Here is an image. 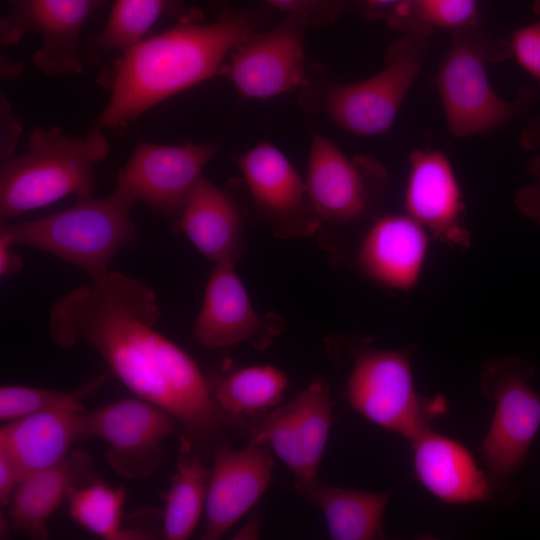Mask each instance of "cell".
Masks as SVG:
<instances>
[{
  "mask_svg": "<svg viewBox=\"0 0 540 540\" xmlns=\"http://www.w3.org/2000/svg\"><path fill=\"white\" fill-rule=\"evenodd\" d=\"M160 314L151 287L109 271L53 302L49 334L63 349L80 343L94 349L134 396L177 420L180 456L209 460L225 431L243 425L218 405L194 359L155 329Z\"/></svg>",
  "mask_w": 540,
  "mask_h": 540,
  "instance_id": "1",
  "label": "cell"
},
{
  "mask_svg": "<svg viewBox=\"0 0 540 540\" xmlns=\"http://www.w3.org/2000/svg\"><path fill=\"white\" fill-rule=\"evenodd\" d=\"M270 23L260 8L222 7L213 20L193 9L122 52L109 72L110 97L95 128L121 132L163 100L222 71L224 59Z\"/></svg>",
  "mask_w": 540,
  "mask_h": 540,
  "instance_id": "2",
  "label": "cell"
},
{
  "mask_svg": "<svg viewBox=\"0 0 540 540\" xmlns=\"http://www.w3.org/2000/svg\"><path fill=\"white\" fill-rule=\"evenodd\" d=\"M110 152L102 130L72 137L58 126L31 131L27 150L1 164V221L46 207L69 195H93L95 168Z\"/></svg>",
  "mask_w": 540,
  "mask_h": 540,
  "instance_id": "3",
  "label": "cell"
},
{
  "mask_svg": "<svg viewBox=\"0 0 540 540\" xmlns=\"http://www.w3.org/2000/svg\"><path fill=\"white\" fill-rule=\"evenodd\" d=\"M135 203L117 188L102 198L80 197L70 208L40 219L1 221L0 240L47 252L97 280L110 271L121 249L137 245L138 230L131 217Z\"/></svg>",
  "mask_w": 540,
  "mask_h": 540,
  "instance_id": "4",
  "label": "cell"
},
{
  "mask_svg": "<svg viewBox=\"0 0 540 540\" xmlns=\"http://www.w3.org/2000/svg\"><path fill=\"white\" fill-rule=\"evenodd\" d=\"M512 55L510 40L495 37L479 22L451 31L446 55L434 77L452 135L466 138L490 132L511 121L534 100L536 91L522 87L514 101L493 90L487 65Z\"/></svg>",
  "mask_w": 540,
  "mask_h": 540,
  "instance_id": "5",
  "label": "cell"
},
{
  "mask_svg": "<svg viewBox=\"0 0 540 540\" xmlns=\"http://www.w3.org/2000/svg\"><path fill=\"white\" fill-rule=\"evenodd\" d=\"M412 353L413 348L355 349L345 393L357 413L409 442L430 430L431 422L447 410L442 396L427 398L416 392Z\"/></svg>",
  "mask_w": 540,
  "mask_h": 540,
  "instance_id": "6",
  "label": "cell"
},
{
  "mask_svg": "<svg viewBox=\"0 0 540 540\" xmlns=\"http://www.w3.org/2000/svg\"><path fill=\"white\" fill-rule=\"evenodd\" d=\"M534 373L535 366L518 357L482 366L481 388L495 409L481 452L496 479H510L517 472L540 428V393L529 385Z\"/></svg>",
  "mask_w": 540,
  "mask_h": 540,
  "instance_id": "7",
  "label": "cell"
},
{
  "mask_svg": "<svg viewBox=\"0 0 540 540\" xmlns=\"http://www.w3.org/2000/svg\"><path fill=\"white\" fill-rule=\"evenodd\" d=\"M428 38L402 33L385 54V67L371 78L333 84L323 93L326 111L346 131L372 136L387 134L411 86L420 74Z\"/></svg>",
  "mask_w": 540,
  "mask_h": 540,
  "instance_id": "8",
  "label": "cell"
},
{
  "mask_svg": "<svg viewBox=\"0 0 540 540\" xmlns=\"http://www.w3.org/2000/svg\"><path fill=\"white\" fill-rule=\"evenodd\" d=\"M178 429L171 414L136 396L81 415V436L104 441L109 466L126 479L154 474L164 458L163 441Z\"/></svg>",
  "mask_w": 540,
  "mask_h": 540,
  "instance_id": "9",
  "label": "cell"
},
{
  "mask_svg": "<svg viewBox=\"0 0 540 540\" xmlns=\"http://www.w3.org/2000/svg\"><path fill=\"white\" fill-rule=\"evenodd\" d=\"M218 150L215 142L162 145L139 140L117 171L115 188L174 222Z\"/></svg>",
  "mask_w": 540,
  "mask_h": 540,
  "instance_id": "10",
  "label": "cell"
},
{
  "mask_svg": "<svg viewBox=\"0 0 540 540\" xmlns=\"http://www.w3.org/2000/svg\"><path fill=\"white\" fill-rule=\"evenodd\" d=\"M331 423L329 387L315 380L286 404L248 418L243 433L274 451L297 488L318 479Z\"/></svg>",
  "mask_w": 540,
  "mask_h": 540,
  "instance_id": "11",
  "label": "cell"
},
{
  "mask_svg": "<svg viewBox=\"0 0 540 540\" xmlns=\"http://www.w3.org/2000/svg\"><path fill=\"white\" fill-rule=\"evenodd\" d=\"M107 0H7L9 12L0 22V43L13 46L29 33L42 45L33 65L52 77L77 76L84 68L80 35L85 23Z\"/></svg>",
  "mask_w": 540,
  "mask_h": 540,
  "instance_id": "12",
  "label": "cell"
},
{
  "mask_svg": "<svg viewBox=\"0 0 540 540\" xmlns=\"http://www.w3.org/2000/svg\"><path fill=\"white\" fill-rule=\"evenodd\" d=\"M386 184V170L375 158H348L329 139L312 133L305 185L319 219L345 224L366 216Z\"/></svg>",
  "mask_w": 540,
  "mask_h": 540,
  "instance_id": "13",
  "label": "cell"
},
{
  "mask_svg": "<svg viewBox=\"0 0 540 540\" xmlns=\"http://www.w3.org/2000/svg\"><path fill=\"white\" fill-rule=\"evenodd\" d=\"M309 26L305 16L287 14L276 27L256 31L240 43L221 73L241 94L256 99L305 85L303 39Z\"/></svg>",
  "mask_w": 540,
  "mask_h": 540,
  "instance_id": "14",
  "label": "cell"
},
{
  "mask_svg": "<svg viewBox=\"0 0 540 540\" xmlns=\"http://www.w3.org/2000/svg\"><path fill=\"white\" fill-rule=\"evenodd\" d=\"M211 459L204 540L221 538L256 504L271 483L274 464L265 443L250 440L234 450L225 436L215 445Z\"/></svg>",
  "mask_w": 540,
  "mask_h": 540,
  "instance_id": "15",
  "label": "cell"
},
{
  "mask_svg": "<svg viewBox=\"0 0 540 540\" xmlns=\"http://www.w3.org/2000/svg\"><path fill=\"white\" fill-rule=\"evenodd\" d=\"M256 207L276 236L298 237L315 232L305 181L274 145L262 142L236 159Z\"/></svg>",
  "mask_w": 540,
  "mask_h": 540,
  "instance_id": "16",
  "label": "cell"
},
{
  "mask_svg": "<svg viewBox=\"0 0 540 540\" xmlns=\"http://www.w3.org/2000/svg\"><path fill=\"white\" fill-rule=\"evenodd\" d=\"M274 315L261 317L254 309L233 263H216L208 278L192 338L209 349L249 342L264 349L281 330Z\"/></svg>",
  "mask_w": 540,
  "mask_h": 540,
  "instance_id": "17",
  "label": "cell"
},
{
  "mask_svg": "<svg viewBox=\"0 0 540 540\" xmlns=\"http://www.w3.org/2000/svg\"><path fill=\"white\" fill-rule=\"evenodd\" d=\"M404 194L406 214L433 238L459 248L470 246L461 188L448 157L438 150H415Z\"/></svg>",
  "mask_w": 540,
  "mask_h": 540,
  "instance_id": "18",
  "label": "cell"
},
{
  "mask_svg": "<svg viewBox=\"0 0 540 540\" xmlns=\"http://www.w3.org/2000/svg\"><path fill=\"white\" fill-rule=\"evenodd\" d=\"M429 236L406 213L385 215L366 233L358 252L359 267L382 286L408 291L423 273Z\"/></svg>",
  "mask_w": 540,
  "mask_h": 540,
  "instance_id": "19",
  "label": "cell"
},
{
  "mask_svg": "<svg viewBox=\"0 0 540 540\" xmlns=\"http://www.w3.org/2000/svg\"><path fill=\"white\" fill-rule=\"evenodd\" d=\"M83 411V405L62 406L2 424L0 454L14 466L20 481L67 457L73 443L82 437Z\"/></svg>",
  "mask_w": 540,
  "mask_h": 540,
  "instance_id": "20",
  "label": "cell"
},
{
  "mask_svg": "<svg viewBox=\"0 0 540 540\" xmlns=\"http://www.w3.org/2000/svg\"><path fill=\"white\" fill-rule=\"evenodd\" d=\"M173 230L184 234L207 259L236 264L244 252L243 222L232 196L203 176Z\"/></svg>",
  "mask_w": 540,
  "mask_h": 540,
  "instance_id": "21",
  "label": "cell"
},
{
  "mask_svg": "<svg viewBox=\"0 0 540 540\" xmlns=\"http://www.w3.org/2000/svg\"><path fill=\"white\" fill-rule=\"evenodd\" d=\"M92 480V458L79 449L59 463L27 475L8 505L11 529L32 539H48L46 523L51 515L73 490Z\"/></svg>",
  "mask_w": 540,
  "mask_h": 540,
  "instance_id": "22",
  "label": "cell"
},
{
  "mask_svg": "<svg viewBox=\"0 0 540 540\" xmlns=\"http://www.w3.org/2000/svg\"><path fill=\"white\" fill-rule=\"evenodd\" d=\"M410 443L416 476L435 497L448 504L489 499L488 478L466 447L431 429Z\"/></svg>",
  "mask_w": 540,
  "mask_h": 540,
  "instance_id": "23",
  "label": "cell"
},
{
  "mask_svg": "<svg viewBox=\"0 0 540 540\" xmlns=\"http://www.w3.org/2000/svg\"><path fill=\"white\" fill-rule=\"evenodd\" d=\"M295 489L320 508L331 539L385 538L382 522L390 493L340 488L318 479Z\"/></svg>",
  "mask_w": 540,
  "mask_h": 540,
  "instance_id": "24",
  "label": "cell"
},
{
  "mask_svg": "<svg viewBox=\"0 0 540 540\" xmlns=\"http://www.w3.org/2000/svg\"><path fill=\"white\" fill-rule=\"evenodd\" d=\"M209 380L216 402L243 424L242 432L247 419L274 407L288 385L287 376L272 365L237 368L227 363Z\"/></svg>",
  "mask_w": 540,
  "mask_h": 540,
  "instance_id": "25",
  "label": "cell"
},
{
  "mask_svg": "<svg viewBox=\"0 0 540 540\" xmlns=\"http://www.w3.org/2000/svg\"><path fill=\"white\" fill-rule=\"evenodd\" d=\"M183 12V0H115L102 30L87 41L84 60L97 63L107 54L123 52L147 38L158 20Z\"/></svg>",
  "mask_w": 540,
  "mask_h": 540,
  "instance_id": "26",
  "label": "cell"
},
{
  "mask_svg": "<svg viewBox=\"0 0 540 540\" xmlns=\"http://www.w3.org/2000/svg\"><path fill=\"white\" fill-rule=\"evenodd\" d=\"M199 455L180 456L164 494L162 536L185 540L193 533L205 509L210 468Z\"/></svg>",
  "mask_w": 540,
  "mask_h": 540,
  "instance_id": "27",
  "label": "cell"
},
{
  "mask_svg": "<svg viewBox=\"0 0 540 540\" xmlns=\"http://www.w3.org/2000/svg\"><path fill=\"white\" fill-rule=\"evenodd\" d=\"M125 499L126 491L123 487L92 480L69 495V516L77 525L105 540L155 538L153 533L143 529L122 527Z\"/></svg>",
  "mask_w": 540,
  "mask_h": 540,
  "instance_id": "28",
  "label": "cell"
},
{
  "mask_svg": "<svg viewBox=\"0 0 540 540\" xmlns=\"http://www.w3.org/2000/svg\"><path fill=\"white\" fill-rule=\"evenodd\" d=\"M385 20L402 33L429 38L438 28L454 31L477 23V0H407Z\"/></svg>",
  "mask_w": 540,
  "mask_h": 540,
  "instance_id": "29",
  "label": "cell"
},
{
  "mask_svg": "<svg viewBox=\"0 0 540 540\" xmlns=\"http://www.w3.org/2000/svg\"><path fill=\"white\" fill-rule=\"evenodd\" d=\"M110 377L102 373L72 392L24 385L0 388V420L8 422L62 406L83 405L84 400Z\"/></svg>",
  "mask_w": 540,
  "mask_h": 540,
  "instance_id": "30",
  "label": "cell"
},
{
  "mask_svg": "<svg viewBox=\"0 0 540 540\" xmlns=\"http://www.w3.org/2000/svg\"><path fill=\"white\" fill-rule=\"evenodd\" d=\"M535 20L512 32V55L540 86V0L533 4Z\"/></svg>",
  "mask_w": 540,
  "mask_h": 540,
  "instance_id": "31",
  "label": "cell"
},
{
  "mask_svg": "<svg viewBox=\"0 0 540 540\" xmlns=\"http://www.w3.org/2000/svg\"><path fill=\"white\" fill-rule=\"evenodd\" d=\"M272 7L287 14H300L310 25H328L334 22L344 10L349 8L350 0H265Z\"/></svg>",
  "mask_w": 540,
  "mask_h": 540,
  "instance_id": "32",
  "label": "cell"
},
{
  "mask_svg": "<svg viewBox=\"0 0 540 540\" xmlns=\"http://www.w3.org/2000/svg\"><path fill=\"white\" fill-rule=\"evenodd\" d=\"M527 171L533 182L517 191L514 203L522 215L540 227V155L528 161Z\"/></svg>",
  "mask_w": 540,
  "mask_h": 540,
  "instance_id": "33",
  "label": "cell"
},
{
  "mask_svg": "<svg viewBox=\"0 0 540 540\" xmlns=\"http://www.w3.org/2000/svg\"><path fill=\"white\" fill-rule=\"evenodd\" d=\"M21 134V124L13 115L5 98H1V164L13 157V151Z\"/></svg>",
  "mask_w": 540,
  "mask_h": 540,
  "instance_id": "34",
  "label": "cell"
},
{
  "mask_svg": "<svg viewBox=\"0 0 540 540\" xmlns=\"http://www.w3.org/2000/svg\"><path fill=\"white\" fill-rule=\"evenodd\" d=\"M407 0H350L366 19L386 18L395 8Z\"/></svg>",
  "mask_w": 540,
  "mask_h": 540,
  "instance_id": "35",
  "label": "cell"
},
{
  "mask_svg": "<svg viewBox=\"0 0 540 540\" xmlns=\"http://www.w3.org/2000/svg\"><path fill=\"white\" fill-rule=\"evenodd\" d=\"M20 477L11 462L0 454V503L8 506Z\"/></svg>",
  "mask_w": 540,
  "mask_h": 540,
  "instance_id": "36",
  "label": "cell"
},
{
  "mask_svg": "<svg viewBox=\"0 0 540 540\" xmlns=\"http://www.w3.org/2000/svg\"><path fill=\"white\" fill-rule=\"evenodd\" d=\"M13 246L0 240V275L6 277L22 269L21 258L12 250Z\"/></svg>",
  "mask_w": 540,
  "mask_h": 540,
  "instance_id": "37",
  "label": "cell"
},
{
  "mask_svg": "<svg viewBox=\"0 0 540 540\" xmlns=\"http://www.w3.org/2000/svg\"><path fill=\"white\" fill-rule=\"evenodd\" d=\"M519 143L526 150L540 151V116L528 121L520 133Z\"/></svg>",
  "mask_w": 540,
  "mask_h": 540,
  "instance_id": "38",
  "label": "cell"
},
{
  "mask_svg": "<svg viewBox=\"0 0 540 540\" xmlns=\"http://www.w3.org/2000/svg\"><path fill=\"white\" fill-rule=\"evenodd\" d=\"M259 521L255 517L243 527V529L236 535L237 539H252L257 538L259 532Z\"/></svg>",
  "mask_w": 540,
  "mask_h": 540,
  "instance_id": "39",
  "label": "cell"
}]
</instances>
